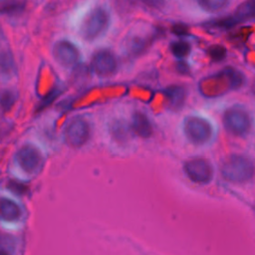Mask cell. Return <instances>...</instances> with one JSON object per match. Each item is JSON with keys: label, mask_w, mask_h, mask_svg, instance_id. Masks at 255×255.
Returning <instances> with one entry per match:
<instances>
[{"label": "cell", "mask_w": 255, "mask_h": 255, "mask_svg": "<svg viewBox=\"0 0 255 255\" xmlns=\"http://www.w3.org/2000/svg\"><path fill=\"white\" fill-rule=\"evenodd\" d=\"M207 55L209 56V58L212 61L221 62L222 60L225 59V57L227 55V50L224 46L219 45V44H215V45H212V46L208 47Z\"/></svg>", "instance_id": "ac0fdd59"}, {"label": "cell", "mask_w": 255, "mask_h": 255, "mask_svg": "<svg viewBox=\"0 0 255 255\" xmlns=\"http://www.w3.org/2000/svg\"><path fill=\"white\" fill-rule=\"evenodd\" d=\"M222 74L228 80V84L231 90L240 89L245 83L244 75L234 68L227 67L224 71H222Z\"/></svg>", "instance_id": "7c38bea8"}, {"label": "cell", "mask_w": 255, "mask_h": 255, "mask_svg": "<svg viewBox=\"0 0 255 255\" xmlns=\"http://www.w3.org/2000/svg\"><path fill=\"white\" fill-rule=\"evenodd\" d=\"M151 9H160L164 5V0H138Z\"/></svg>", "instance_id": "ffe728a7"}, {"label": "cell", "mask_w": 255, "mask_h": 255, "mask_svg": "<svg viewBox=\"0 0 255 255\" xmlns=\"http://www.w3.org/2000/svg\"><path fill=\"white\" fill-rule=\"evenodd\" d=\"M21 215L20 207L13 200L2 197L0 198V219L6 222L17 220Z\"/></svg>", "instance_id": "8fae6325"}, {"label": "cell", "mask_w": 255, "mask_h": 255, "mask_svg": "<svg viewBox=\"0 0 255 255\" xmlns=\"http://www.w3.org/2000/svg\"><path fill=\"white\" fill-rule=\"evenodd\" d=\"M110 25V13L102 6L92 9L84 18L80 33L84 40L92 42L102 37Z\"/></svg>", "instance_id": "6da1fadb"}, {"label": "cell", "mask_w": 255, "mask_h": 255, "mask_svg": "<svg viewBox=\"0 0 255 255\" xmlns=\"http://www.w3.org/2000/svg\"><path fill=\"white\" fill-rule=\"evenodd\" d=\"M17 100V95L10 89H5L0 92V112L7 113L11 110Z\"/></svg>", "instance_id": "9a60e30c"}, {"label": "cell", "mask_w": 255, "mask_h": 255, "mask_svg": "<svg viewBox=\"0 0 255 255\" xmlns=\"http://www.w3.org/2000/svg\"><path fill=\"white\" fill-rule=\"evenodd\" d=\"M67 142L73 146L85 143L90 135V125L82 117L73 118L65 127L64 130Z\"/></svg>", "instance_id": "8992f818"}, {"label": "cell", "mask_w": 255, "mask_h": 255, "mask_svg": "<svg viewBox=\"0 0 255 255\" xmlns=\"http://www.w3.org/2000/svg\"><path fill=\"white\" fill-rule=\"evenodd\" d=\"M25 9V2L23 0H7L0 7V13L16 16L20 15Z\"/></svg>", "instance_id": "5bb4252c"}, {"label": "cell", "mask_w": 255, "mask_h": 255, "mask_svg": "<svg viewBox=\"0 0 255 255\" xmlns=\"http://www.w3.org/2000/svg\"><path fill=\"white\" fill-rule=\"evenodd\" d=\"M2 36H3V33H2V30H1V28H0V40H1Z\"/></svg>", "instance_id": "cb8c5ba5"}, {"label": "cell", "mask_w": 255, "mask_h": 255, "mask_svg": "<svg viewBox=\"0 0 255 255\" xmlns=\"http://www.w3.org/2000/svg\"><path fill=\"white\" fill-rule=\"evenodd\" d=\"M183 130L187 138L196 144L206 142L212 135V126L209 121L200 116H188L183 122Z\"/></svg>", "instance_id": "3957f363"}, {"label": "cell", "mask_w": 255, "mask_h": 255, "mask_svg": "<svg viewBox=\"0 0 255 255\" xmlns=\"http://www.w3.org/2000/svg\"><path fill=\"white\" fill-rule=\"evenodd\" d=\"M61 94V90L58 89V88H55L54 90H52L42 101L41 103L39 104L38 108H37V111L40 112V111H43L44 109H46L49 105H51L53 103V101Z\"/></svg>", "instance_id": "d6986e66"}, {"label": "cell", "mask_w": 255, "mask_h": 255, "mask_svg": "<svg viewBox=\"0 0 255 255\" xmlns=\"http://www.w3.org/2000/svg\"><path fill=\"white\" fill-rule=\"evenodd\" d=\"M16 70L15 61L9 50L0 52V73L4 76H11Z\"/></svg>", "instance_id": "4fadbf2b"}, {"label": "cell", "mask_w": 255, "mask_h": 255, "mask_svg": "<svg viewBox=\"0 0 255 255\" xmlns=\"http://www.w3.org/2000/svg\"><path fill=\"white\" fill-rule=\"evenodd\" d=\"M16 160L26 172H35L42 163V155L37 147L32 144H24L16 153Z\"/></svg>", "instance_id": "ba28073f"}, {"label": "cell", "mask_w": 255, "mask_h": 255, "mask_svg": "<svg viewBox=\"0 0 255 255\" xmlns=\"http://www.w3.org/2000/svg\"><path fill=\"white\" fill-rule=\"evenodd\" d=\"M255 13V4L254 0H248L245 3L241 4L233 14L228 16L216 19L208 23V26L217 29H229L242 22L253 19Z\"/></svg>", "instance_id": "277c9868"}, {"label": "cell", "mask_w": 255, "mask_h": 255, "mask_svg": "<svg viewBox=\"0 0 255 255\" xmlns=\"http://www.w3.org/2000/svg\"><path fill=\"white\" fill-rule=\"evenodd\" d=\"M190 50H191V47L189 43L186 41L178 40V41H173L170 44L171 54L179 60H182L185 57H187L190 53Z\"/></svg>", "instance_id": "2e32d148"}, {"label": "cell", "mask_w": 255, "mask_h": 255, "mask_svg": "<svg viewBox=\"0 0 255 255\" xmlns=\"http://www.w3.org/2000/svg\"><path fill=\"white\" fill-rule=\"evenodd\" d=\"M164 95L167 98L169 107L175 111H178L185 103L186 90L182 86L173 85L164 90Z\"/></svg>", "instance_id": "30bf717a"}, {"label": "cell", "mask_w": 255, "mask_h": 255, "mask_svg": "<svg viewBox=\"0 0 255 255\" xmlns=\"http://www.w3.org/2000/svg\"><path fill=\"white\" fill-rule=\"evenodd\" d=\"M225 129L236 136L246 135L252 126L249 112L241 106H233L227 109L222 117Z\"/></svg>", "instance_id": "7a4b0ae2"}, {"label": "cell", "mask_w": 255, "mask_h": 255, "mask_svg": "<svg viewBox=\"0 0 255 255\" xmlns=\"http://www.w3.org/2000/svg\"><path fill=\"white\" fill-rule=\"evenodd\" d=\"M198 5L205 11L216 12L227 6L229 0H196Z\"/></svg>", "instance_id": "e0dca14e"}, {"label": "cell", "mask_w": 255, "mask_h": 255, "mask_svg": "<svg viewBox=\"0 0 255 255\" xmlns=\"http://www.w3.org/2000/svg\"><path fill=\"white\" fill-rule=\"evenodd\" d=\"M176 70L181 75H188L189 74V66L184 61H179L177 63Z\"/></svg>", "instance_id": "44dd1931"}, {"label": "cell", "mask_w": 255, "mask_h": 255, "mask_svg": "<svg viewBox=\"0 0 255 255\" xmlns=\"http://www.w3.org/2000/svg\"><path fill=\"white\" fill-rule=\"evenodd\" d=\"M52 54L56 62L65 68H72L80 59L79 49L74 43L68 40L56 42L53 46Z\"/></svg>", "instance_id": "52a82bcc"}, {"label": "cell", "mask_w": 255, "mask_h": 255, "mask_svg": "<svg viewBox=\"0 0 255 255\" xmlns=\"http://www.w3.org/2000/svg\"><path fill=\"white\" fill-rule=\"evenodd\" d=\"M12 191H14V192H17V193H21L22 192V185L19 183V182H17V181H14V180H12V181H10L9 183H8V185H7Z\"/></svg>", "instance_id": "7402d4cb"}, {"label": "cell", "mask_w": 255, "mask_h": 255, "mask_svg": "<svg viewBox=\"0 0 255 255\" xmlns=\"http://www.w3.org/2000/svg\"><path fill=\"white\" fill-rule=\"evenodd\" d=\"M0 255H10L5 248H0Z\"/></svg>", "instance_id": "603a6c76"}, {"label": "cell", "mask_w": 255, "mask_h": 255, "mask_svg": "<svg viewBox=\"0 0 255 255\" xmlns=\"http://www.w3.org/2000/svg\"><path fill=\"white\" fill-rule=\"evenodd\" d=\"M130 127L132 130L140 137H149L152 133V126L145 114L135 112L131 117Z\"/></svg>", "instance_id": "9c48e42d"}, {"label": "cell", "mask_w": 255, "mask_h": 255, "mask_svg": "<svg viewBox=\"0 0 255 255\" xmlns=\"http://www.w3.org/2000/svg\"><path fill=\"white\" fill-rule=\"evenodd\" d=\"M91 69L99 77H111L118 71V60L108 49H100L91 59Z\"/></svg>", "instance_id": "5b68a950"}]
</instances>
